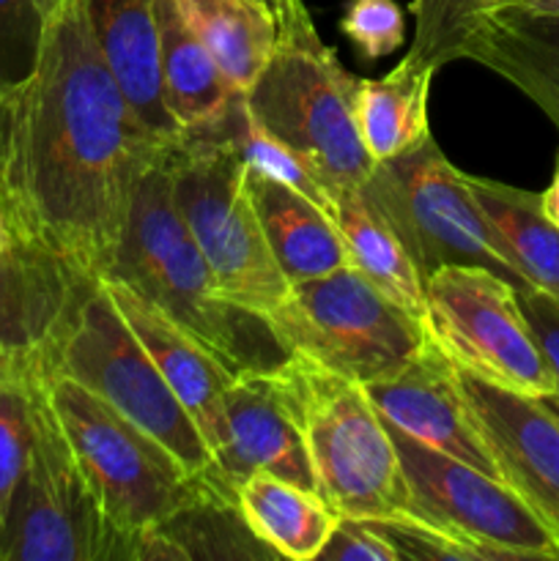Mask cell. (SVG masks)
Here are the masks:
<instances>
[{
  "mask_svg": "<svg viewBox=\"0 0 559 561\" xmlns=\"http://www.w3.org/2000/svg\"><path fill=\"white\" fill-rule=\"evenodd\" d=\"M208 129L223 131L228 140H233V146L239 148V153L244 157V162L250 164L252 170L280 181V184L290 186V190L305 195L307 201L316 203L318 208H323V211L332 217L334 195L329 192V186L323 184V179L318 175V170L312 168L310 159L301 157L296 148H290L288 142L280 140L277 135L263 129V126L252 118L250 110H247L244 96L230 107V113L225 115L217 126H208Z\"/></svg>",
  "mask_w": 559,
  "mask_h": 561,
  "instance_id": "27",
  "label": "cell"
},
{
  "mask_svg": "<svg viewBox=\"0 0 559 561\" xmlns=\"http://www.w3.org/2000/svg\"><path fill=\"white\" fill-rule=\"evenodd\" d=\"M168 146L110 75L88 0H53L36 64L0 91V201L20 239L102 279Z\"/></svg>",
  "mask_w": 559,
  "mask_h": 561,
  "instance_id": "1",
  "label": "cell"
},
{
  "mask_svg": "<svg viewBox=\"0 0 559 561\" xmlns=\"http://www.w3.org/2000/svg\"><path fill=\"white\" fill-rule=\"evenodd\" d=\"M365 389L384 422L449 458L499 477L466 405L455 362L433 340L398 370L365 383Z\"/></svg>",
  "mask_w": 559,
  "mask_h": 561,
  "instance_id": "16",
  "label": "cell"
},
{
  "mask_svg": "<svg viewBox=\"0 0 559 561\" xmlns=\"http://www.w3.org/2000/svg\"><path fill=\"white\" fill-rule=\"evenodd\" d=\"M502 3L504 0H414V38L409 55L427 60L436 69L453 64L471 25Z\"/></svg>",
  "mask_w": 559,
  "mask_h": 561,
  "instance_id": "28",
  "label": "cell"
},
{
  "mask_svg": "<svg viewBox=\"0 0 559 561\" xmlns=\"http://www.w3.org/2000/svg\"><path fill=\"white\" fill-rule=\"evenodd\" d=\"M458 60H471L529 96L559 129V16L518 5L486 11L466 33Z\"/></svg>",
  "mask_w": 559,
  "mask_h": 561,
  "instance_id": "18",
  "label": "cell"
},
{
  "mask_svg": "<svg viewBox=\"0 0 559 561\" xmlns=\"http://www.w3.org/2000/svg\"><path fill=\"white\" fill-rule=\"evenodd\" d=\"M164 107L184 131L217 126L244 93L225 77L201 38L179 14L175 0H153Z\"/></svg>",
  "mask_w": 559,
  "mask_h": 561,
  "instance_id": "21",
  "label": "cell"
},
{
  "mask_svg": "<svg viewBox=\"0 0 559 561\" xmlns=\"http://www.w3.org/2000/svg\"><path fill=\"white\" fill-rule=\"evenodd\" d=\"M274 16L272 58L244 93V104L263 129L310 159L338 197L365 184L376 168L356 129L362 80L318 36L305 0H280Z\"/></svg>",
  "mask_w": 559,
  "mask_h": 561,
  "instance_id": "3",
  "label": "cell"
},
{
  "mask_svg": "<svg viewBox=\"0 0 559 561\" xmlns=\"http://www.w3.org/2000/svg\"><path fill=\"white\" fill-rule=\"evenodd\" d=\"M96 277L38 247L0 255V381L42 383Z\"/></svg>",
  "mask_w": 559,
  "mask_h": 561,
  "instance_id": "13",
  "label": "cell"
},
{
  "mask_svg": "<svg viewBox=\"0 0 559 561\" xmlns=\"http://www.w3.org/2000/svg\"><path fill=\"white\" fill-rule=\"evenodd\" d=\"M455 370L499 480L559 535V422L537 398L510 392L458 365Z\"/></svg>",
  "mask_w": 559,
  "mask_h": 561,
  "instance_id": "15",
  "label": "cell"
},
{
  "mask_svg": "<svg viewBox=\"0 0 559 561\" xmlns=\"http://www.w3.org/2000/svg\"><path fill=\"white\" fill-rule=\"evenodd\" d=\"M466 184L521 283L559 299V225L546 217L540 195L480 175H466Z\"/></svg>",
  "mask_w": 559,
  "mask_h": 561,
  "instance_id": "22",
  "label": "cell"
},
{
  "mask_svg": "<svg viewBox=\"0 0 559 561\" xmlns=\"http://www.w3.org/2000/svg\"><path fill=\"white\" fill-rule=\"evenodd\" d=\"M170 195L223 299L266 318L288 294L247 190V162L217 129L175 137L164 153Z\"/></svg>",
  "mask_w": 559,
  "mask_h": 561,
  "instance_id": "4",
  "label": "cell"
},
{
  "mask_svg": "<svg viewBox=\"0 0 559 561\" xmlns=\"http://www.w3.org/2000/svg\"><path fill=\"white\" fill-rule=\"evenodd\" d=\"M321 561H403L398 548L370 520L340 518L318 553Z\"/></svg>",
  "mask_w": 559,
  "mask_h": 561,
  "instance_id": "32",
  "label": "cell"
},
{
  "mask_svg": "<svg viewBox=\"0 0 559 561\" xmlns=\"http://www.w3.org/2000/svg\"><path fill=\"white\" fill-rule=\"evenodd\" d=\"M334 225L349 252L351 266L360 268L387 299L409 310L422 321L425 316V277L389 219L362 186L334 197Z\"/></svg>",
  "mask_w": 559,
  "mask_h": 561,
  "instance_id": "24",
  "label": "cell"
},
{
  "mask_svg": "<svg viewBox=\"0 0 559 561\" xmlns=\"http://www.w3.org/2000/svg\"><path fill=\"white\" fill-rule=\"evenodd\" d=\"M436 71L433 64L406 53V58L392 71L378 80L360 82L356 129L373 162L411 151L425 137H431L427 99Z\"/></svg>",
  "mask_w": 559,
  "mask_h": 561,
  "instance_id": "25",
  "label": "cell"
},
{
  "mask_svg": "<svg viewBox=\"0 0 559 561\" xmlns=\"http://www.w3.org/2000/svg\"><path fill=\"white\" fill-rule=\"evenodd\" d=\"M20 244H25V241L20 239V233H16L9 211H5L3 201H0V255H5V252H14Z\"/></svg>",
  "mask_w": 559,
  "mask_h": 561,
  "instance_id": "34",
  "label": "cell"
},
{
  "mask_svg": "<svg viewBox=\"0 0 559 561\" xmlns=\"http://www.w3.org/2000/svg\"><path fill=\"white\" fill-rule=\"evenodd\" d=\"M0 561H137V542L104 513L44 381L33 387V436L11 502Z\"/></svg>",
  "mask_w": 559,
  "mask_h": 561,
  "instance_id": "8",
  "label": "cell"
},
{
  "mask_svg": "<svg viewBox=\"0 0 559 561\" xmlns=\"http://www.w3.org/2000/svg\"><path fill=\"white\" fill-rule=\"evenodd\" d=\"M247 190L261 219L269 250L290 285L351 266L338 225L323 208L290 186L258 173L250 164H247Z\"/></svg>",
  "mask_w": 559,
  "mask_h": 561,
  "instance_id": "20",
  "label": "cell"
},
{
  "mask_svg": "<svg viewBox=\"0 0 559 561\" xmlns=\"http://www.w3.org/2000/svg\"><path fill=\"white\" fill-rule=\"evenodd\" d=\"M33 387L36 383L0 381V546H3L11 502L31 453Z\"/></svg>",
  "mask_w": 559,
  "mask_h": 561,
  "instance_id": "29",
  "label": "cell"
},
{
  "mask_svg": "<svg viewBox=\"0 0 559 561\" xmlns=\"http://www.w3.org/2000/svg\"><path fill=\"white\" fill-rule=\"evenodd\" d=\"M53 0H0V91L16 85L36 64Z\"/></svg>",
  "mask_w": 559,
  "mask_h": 561,
  "instance_id": "30",
  "label": "cell"
},
{
  "mask_svg": "<svg viewBox=\"0 0 559 561\" xmlns=\"http://www.w3.org/2000/svg\"><path fill=\"white\" fill-rule=\"evenodd\" d=\"M502 5H518V9L535 11V14L559 16V0H504Z\"/></svg>",
  "mask_w": 559,
  "mask_h": 561,
  "instance_id": "36",
  "label": "cell"
},
{
  "mask_svg": "<svg viewBox=\"0 0 559 561\" xmlns=\"http://www.w3.org/2000/svg\"><path fill=\"white\" fill-rule=\"evenodd\" d=\"M179 14L241 93L269 64L277 16L263 0H175Z\"/></svg>",
  "mask_w": 559,
  "mask_h": 561,
  "instance_id": "26",
  "label": "cell"
},
{
  "mask_svg": "<svg viewBox=\"0 0 559 561\" xmlns=\"http://www.w3.org/2000/svg\"><path fill=\"white\" fill-rule=\"evenodd\" d=\"M263 3H269L274 9V5H280V0H263Z\"/></svg>",
  "mask_w": 559,
  "mask_h": 561,
  "instance_id": "38",
  "label": "cell"
},
{
  "mask_svg": "<svg viewBox=\"0 0 559 561\" xmlns=\"http://www.w3.org/2000/svg\"><path fill=\"white\" fill-rule=\"evenodd\" d=\"M88 14L104 64L126 102L159 140L173 142L181 129L164 107L153 0H88Z\"/></svg>",
  "mask_w": 559,
  "mask_h": 561,
  "instance_id": "19",
  "label": "cell"
},
{
  "mask_svg": "<svg viewBox=\"0 0 559 561\" xmlns=\"http://www.w3.org/2000/svg\"><path fill=\"white\" fill-rule=\"evenodd\" d=\"M55 373L75 378L126 420L151 433L195 477H206L214 469V453L201 427L135 337L102 279L88 288Z\"/></svg>",
  "mask_w": 559,
  "mask_h": 561,
  "instance_id": "9",
  "label": "cell"
},
{
  "mask_svg": "<svg viewBox=\"0 0 559 561\" xmlns=\"http://www.w3.org/2000/svg\"><path fill=\"white\" fill-rule=\"evenodd\" d=\"M110 299L118 307L124 321L140 340L142 348L159 367L164 381L175 392L195 425L201 427L203 438L212 453L217 455L228 442V425H225V392H228L233 373L212 354L203 343H197L186 329H181L173 318L164 316L157 305L142 299L137 290L118 279H102Z\"/></svg>",
  "mask_w": 559,
  "mask_h": 561,
  "instance_id": "17",
  "label": "cell"
},
{
  "mask_svg": "<svg viewBox=\"0 0 559 561\" xmlns=\"http://www.w3.org/2000/svg\"><path fill=\"white\" fill-rule=\"evenodd\" d=\"M518 305L543 359L554 373V381H557L554 394H559V299L532 288V285H518Z\"/></svg>",
  "mask_w": 559,
  "mask_h": 561,
  "instance_id": "33",
  "label": "cell"
},
{
  "mask_svg": "<svg viewBox=\"0 0 559 561\" xmlns=\"http://www.w3.org/2000/svg\"><path fill=\"white\" fill-rule=\"evenodd\" d=\"M362 190L389 219L422 277L460 263L491 268L524 285L499 252L466 173L449 164L433 135L411 151L376 162Z\"/></svg>",
  "mask_w": 559,
  "mask_h": 561,
  "instance_id": "10",
  "label": "cell"
},
{
  "mask_svg": "<svg viewBox=\"0 0 559 561\" xmlns=\"http://www.w3.org/2000/svg\"><path fill=\"white\" fill-rule=\"evenodd\" d=\"M164 153L137 186L124 239L102 279H118L157 305L233 376L277 370L290 354L277 343L266 318L223 299L170 195Z\"/></svg>",
  "mask_w": 559,
  "mask_h": 561,
  "instance_id": "2",
  "label": "cell"
},
{
  "mask_svg": "<svg viewBox=\"0 0 559 561\" xmlns=\"http://www.w3.org/2000/svg\"><path fill=\"white\" fill-rule=\"evenodd\" d=\"M44 392L107 518L137 546L181 510L223 496L206 477L192 474L162 442L75 378L53 373L44 378Z\"/></svg>",
  "mask_w": 559,
  "mask_h": 561,
  "instance_id": "6",
  "label": "cell"
},
{
  "mask_svg": "<svg viewBox=\"0 0 559 561\" xmlns=\"http://www.w3.org/2000/svg\"><path fill=\"white\" fill-rule=\"evenodd\" d=\"M340 31L362 58L378 60L406 42V16L395 0H349Z\"/></svg>",
  "mask_w": 559,
  "mask_h": 561,
  "instance_id": "31",
  "label": "cell"
},
{
  "mask_svg": "<svg viewBox=\"0 0 559 561\" xmlns=\"http://www.w3.org/2000/svg\"><path fill=\"white\" fill-rule=\"evenodd\" d=\"M225 425L228 442L206 474L223 496L236 502V488L258 471L316 491L299 403L285 365L236 376L225 392Z\"/></svg>",
  "mask_w": 559,
  "mask_h": 561,
  "instance_id": "14",
  "label": "cell"
},
{
  "mask_svg": "<svg viewBox=\"0 0 559 561\" xmlns=\"http://www.w3.org/2000/svg\"><path fill=\"white\" fill-rule=\"evenodd\" d=\"M540 206L546 211V217L551 219L554 225H559V168L554 173V181L548 184V190L540 195Z\"/></svg>",
  "mask_w": 559,
  "mask_h": 561,
  "instance_id": "35",
  "label": "cell"
},
{
  "mask_svg": "<svg viewBox=\"0 0 559 561\" xmlns=\"http://www.w3.org/2000/svg\"><path fill=\"white\" fill-rule=\"evenodd\" d=\"M537 400H540V403L551 411L554 420L559 422V394H546V398H537Z\"/></svg>",
  "mask_w": 559,
  "mask_h": 561,
  "instance_id": "37",
  "label": "cell"
},
{
  "mask_svg": "<svg viewBox=\"0 0 559 561\" xmlns=\"http://www.w3.org/2000/svg\"><path fill=\"white\" fill-rule=\"evenodd\" d=\"M420 520L464 542L480 561H559V535L499 477L438 453L389 425Z\"/></svg>",
  "mask_w": 559,
  "mask_h": 561,
  "instance_id": "12",
  "label": "cell"
},
{
  "mask_svg": "<svg viewBox=\"0 0 559 561\" xmlns=\"http://www.w3.org/2000/svg\"><path fill=\"white\" fill-rule=\"evenodd\" d=\"M427 337L460 367L526 398L557 392L537 348L518 285L482 266H442L425 277Z\"/></svg>",
  "mask_w": 559,
  "mask_h": 561,
  "instance_id": "11",
  "label": "cell"
},
{
  "mask_svg": "<svg viewBox=\"0 0 559 561\" xmlns=\"http://www.w3.org/2000/svg\"><path fill=\"white\" fill-rule=\"evenodd\" d=\"M285 373L299 403L318 496L340 518L420 520L398 449L367 389L296 356L285 362Z\"/></svg>",
  "mask_w": 559,
  "mask_h": 561,
  "instance_id": "5",
  "label": "cell"
},
{
  "mask_svg": "<svg viewBox=\"0 0 559 561\" xmlns=\"http://www.w3.org/2000/svg\"><path fill=\"white\" fill-rule=\"evenodd\" d=\"M236 504L252 535L280 559L312 561L340 515L310 488L258 471L236 488Z\"/></svg>",
  "mask_w": 559,
  "mask_h": 561,
  "instance_id": "23",
  "label": "cell"
},
{
  "mask_svg": "<svg viewBox=\"0 0 559 561\" xmlns=\"http://www.w3.org/2000/svg\"><path fill=\"white\" fill-rule=\"evenodd\" d=\"M266 321L290 356L362 387L398 370L431 340L420 318L354 266L294 283Z\"/></svg>",
  "mask_w": 559,
  "mask_h": 561,
  "instance_id": "7",
  "label": "cell"
}]
</instances>
